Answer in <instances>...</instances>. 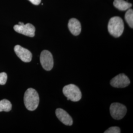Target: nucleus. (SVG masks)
<instances>
[{
    "instance_id": "f257e3e1",
    "label": "nucleus",
    "mask_w": 133,
    "mask_h": 133,
    "mask_svg": "<svg viewBox=\"0 0 133 133\" xmlns=\"http://www.w3.org/2000/svg\"><path fill=\"white\" fill-rule=\"evenodd\" d=\"M24 105L30 111H34L37 109L39 102L38 92L35 89L30 88L26 91L24 96Z\"/></svg>"
},
{
    "instance_id": "f03ea898",
    "label": "nucleus",
    "mask_w": 133,
    "mask_h": 133,
    "mask_svg": "<svg viewBox=\"0 0 133 133\" xmlns=\"http://www.w3.org/2000/svg\"><path fill=\"white\" fill-rule=\"evenodd\" d=\"M108 28L109 34L111 36L115 38L119 37L123 32V21L118 16L113 17L109 20Z\"/></svg>"
},
{
    "instance_id": "7ed1b4c3",
    "label": "nucleus",
    "mask_w": 133,
    "mask_h": 133,
    "mask_svg": "<svg viewBox=\"0 0 133 133\" xmlns=\"http://www.w3.org/2000/svg\"><path fill=\"white\" fill-rule=\"evenodd\" d=\"M63 93L68 100L72 102H77L81 100L82 94L80 89L77 86L70 84L64 87Z\"/></svg>"
},
{
    "instance_id": "20e7f679",
    "label": "nucleus",
    "mask_w": 133,
    "mask_h": 133,
    "mask_svg": "<svg viewBox=\"0 0 133 133\" xmlns=\"http://www.w3.org/2000/svg\"><path fill=\"white\" fill-rule=\"evenodd\" d=\"M110 113L112 117L116 120L123 118L127 112L126 107L120 103H114L110 106Z\"/></svg>"
},
{
    "instance_id": "39448f33",
    "label": "nucleus",
    "mask_w": 133,
    "mask_h": 133,
    "mask_svg": "<svg viewBox=\"0 0 133 133\" xmlns=\"http://www.w3.org/2000/svg\"><path fill=\"white\" fill-rule=\"evenodd\" d=\"M40 62L43 68L46 71H50L53 67L52 55L49 51L44 50L40 55Z\"/></svg>"
},
{
    "instance_id": "423d86ee",
    "label": "nucleus",
    "mask_w": 133,
    "mask_h": 133,
    "mask_svg": "<svg viewBox=\"0 0 133 133\" xmlns=\"http://www.w3.org/2000/svg\"><path fill=\"white\" fill-rule=\"evenodd\" d=\"M14 31L17 33H18L25 36L34 37L35 34L36 29L32 24L27 23L23 24L22 25H15L14 27Z\"/></svg>"
},
{
    "instance_id": "0eeeda50",
    "label": "nucleus",
    "mask_w": 133,
    "mask_h": 133,
    "mask_svg": "<svg viewBox=\"0 0 133 133\" xmlns=\"http://www.w3.org/2000/svg\"><path fill=\"white\" fill-rule=\"evenodd\" d=\"M130 83V79L124 74H120L115 76L110 81V85L115 88H125Z\"/></svg>"
},
{
    "instance_id": "6e6552de",
    "label": "nucleus",
    "mask_w": 133,
    "mask_h": 133,
    "mask_svg": "<svg viewBox=\"0 0 133 133\" xmlns=\"http://www.w3.org/2000/svg\"><path fill=\"white\" fill-rule=\"evenodd\" d=\"M14 50L17 56L23 62L28 63L31 61L32 54L27 49L23 48L19 45H16L14 46Z\"/></svg>"
},
{
    "instance_id": "1a4fd4ad",
    "label": "nucleus",
    "mask_w": 133,
    "mask_h": 133,
    "mask_svg": "<svg viewBox=\"0 0 133 133\" xmlns=\"http://www.w3.org/2000/svg\"><path fill=\"white\" fill-rule=\"evenodd\" d=\"M55 114L62 123L67 126H71L72 125L73 121L71 116L64 109H57L55 111Z\"/></svg>"
},
{
    "instance_id": "9d476101",
    "label": "nucleus",
    "mask_w": 133,
    "mask_h": 133,
    "mask_svg": "<svg viewBox=\"0 0 133 133\" xmlns=\"http://www.w3.org/2000/svg\"><path fill=\"white\" fill-rule=\"evenodd\" d=\"M68 28L71 33L74 36H78L81 31L80 22L76 18H71L69 21Z\"/></svg>"
},
{
    "instance_id": "9b49d317",
    "label": "nucleus",
    "mask_w": 133,
    "mask_h": 133,
    "mask_svg": "<svg viewBox=\"0 0 133 133\" xmlns=\"http://www.w3.org/2000/svg\"><path fill=\"white\" fill-rule=\"evenodd\" d=\"M114 5L116 8L122 11L126 10L132 6L131 4L124 0H114Z\"/></svg>"
},
{
    "instance_id": "f8f14e48",
    "label": "nucleus",
    "mask_w": 133,
    "mask_h": 133,
    "mask_svg": "<svg viewBox=\"0 0 133 133\" xmlns=\"http://www.w3.org/2000/svg\"><path fill=\"white\" fill-rule=\"evenodd\" d=\"M12 109V105L10 102L6 99H3L0 101V112H8Z\"/></svg>"
},
{
    "instance_id": "ddd939ff",
    "label": "nucleus",
    "mask_w": 133,
    "mask_h": 133,
    "mask_svg": "<svg viewBox=\"0 0 133 133\" xmlns=\"http://www.w3.org/2000/svg\"><path fill=\"white\" fill-rule=\"evenodd\" d=\"M125 18L129 26L131 28H133V10L132 9H129L127 10L125 15Z\"/></svg>"
},
{
    "instance_id": "4468645a",
    "label": "nucleus",
    "mask_w": 133,
    "mask_h": 133,
    "mask_svg": "<svg viewBox=\"0 0 133 133\" xmlns=\"http://www.w3.org/2000/svg\"><path fill=\"white\" fill-rule=\"evenodd\" d=\"M7 79H8V76L5 72H3L0 73V84L1 85H5Z\"/></svg>"
},
{
    "instance_id": "2eb2a0df",
    "label": "nucleus",
    "mask_w": 133,
    "mask_h": 133,
    "mask_svg": "<svg viewBox=\"0 0 133 133\" xmlns=\"http://www.w3.org/2000/svg\"><path fill=\"white\" fill-rule=\"evenodd\" d=\"M121 132L120 129L118 127H111L107 130H106L105 133H120Z\"/></svg>"
},
{
    "instance_id": "dca6fc26",
    "label": "nucleus",
    "mask_w": 133,
    "mask_h": 133,
    "mask_svg": "<svg viewBox=\"0 0 133 133\" xmlns=\"http://www.w3.org/2000/svg\"><path fill=\"white\" fill-rule=\"evenodd\" d=\"M33 5H38L41 2V0H28Z\"/></svg>"
},
{
    "instance_id": "f3484780",
    "label": "nucleus",
    "mask_w": 133,
    "mask_h": 133,
    "mask_svg": "<svg viewBox=\"0 0 133 133\" xmlns=\"http://www.w3.org/2000/svg\"><path fill=\"white\" fill-rule=\"evenodd\" d=\"M23 24H24L23 23L21 22H19V23H18V25H23Z\"/></svg>"
}]
</instances>
